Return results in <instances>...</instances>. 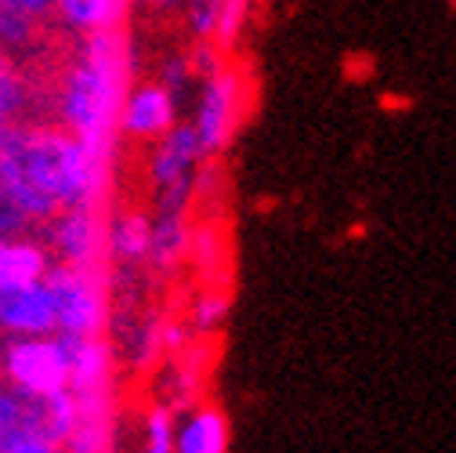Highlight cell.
Here are the masks:
<instances>
[{"mask_svg":"<svg viewBox=\"0 0 456 453\" xmlns=\"http://www.w3.org/2000/svg\"><path fill=\"white\" fill-rule=\"evenodd\" d=\"M112 160L91 152L62 124H19L0 135V193L12 196L29 225L66 207H105Z\"/></svg>","mask_w":456,"mask_h":453,"instance_id":"1","label":"cell"},{"mask_svg":"<svg viewBox=\"0 0 456 453\" xmlns=\"http://www.w3.org/2000/svg\"><path fill=\"white\" fill-rule=\"evenodd\" d=\"M131 87V44L117 29L87 33L59 80V124L91 152L117 160V112Z\"/></svg>","mask_w":456,"mask_h":453,"instance_id":"2","label":"cell"},{"mask_svg":"<svg viewBox=\"0 0 456 453\" xmlns=\"http://www.w3.org/2000/svg\"><path fill=\"white\" fill-rule=\"evenodd\" d=\"M250 102V87L240 66L232 62H214L200 84H196V102H192V131L200 138V149L207 160H217L228 145H232L240 120Z\"/></svg>","mask_w":456,"mask_h":453,"instance_id":"3","label":"cell"},{"mask_svg":"<svg viewBox=\"0 0 456 453\" xmlns=\"http://www.w3.org/2000/svg\"><path fill=\"white\" fill-rule=\"evenodd\" d=\"M0 388L15 391L19 399H47L69 388L66 345L62 334H29L0 342Z\"/></svg>","mask_w":456,"mask_h":453,"instance_id":"4","label":"cell"},{"mask_svg":"<svg viewBox=\"0 0 456 453\" xmlns=\"http://www.w3.org/2000/svg\"><path fill=\"white\" fill-rule=\"evenodd\" d=\"M44 283L54 309V334H66V337L105 334V323H109L105 268H77V265L51 261Z\"/></svg>","mask_w":456,"mask_h":453,"instance_id":"5","label":"cell"},{"mask_svg":"<svg viewBox=\"0 0 456 453\" xmlns=\"http://www.w3.org/2000/svg\"><path fill=\"white\" fill-rule=\"evenodd\" d=\"M47 225V254L59 265L105 268V214L102 207H66Z\"/></svg>","mask_w":456,"mask_h":453,"instance_id":"6","label":"cell"},{"mask_svg":"<svg viewBox=\"0 0 456 453\" xmlns=\"http://www.w3.org/2000/svg\"><path fill=\"white\" fill-rule=\"evenodd\" d=\"M210 160L200 149V138L189 120H178L170 131H163L152 142L145 175L152 193H170V189H200V171Z\"/></svg>","mask_w":456,"mask_h":453,"instance_id":"7","label":"cell"},{"mask_svg":"<svg viewBox=\"0 0 456 453\" xmlns=\"http://www.w3.org/2000/svg\"><path fill=\"white\" fill-rule=\"evenodd\" d=\"M178 98L170 95L159 80H145L124 91L120 112H117V131L131 142H156L163 131L178 124Z\"/></svg>","mask_w":456,"mask_h":453,"instance_id":"8","label":"cell"},{"mask_svg":"<svg viewBox=\"0 0 456 453\" xmlns=\"http://www.w3.org/2000/svg\"><path fill=\"white\" fill-rule=\"evenodd\" d=\"M29 334H54V309L44 279L0 287V337Z\"/></svg>","mask_w":456,"mask_h":453,"instance_id":"9","label":"cell"},{"mask_svg":"<svg viewBox=\"0 0 456 453\" xmlns=\"http://www.w3.org/2000/svg\"><path fill=\"white\" fill-rule=\"evenodd\" d=\"M149 233H152V214L127 207L105 214V265L138 268L149 258Z\"/></svg>","mask_w":456,"mask_h":453,"instance_id":"10","label":"cell"},{"mask_svg":"<svg viewBox=\"0 0 456 453\" xmlns=\"http://www.w3.org/2000/svg\"><path fill=\"white\" fill-rule=\"evenodd\" d=\"M228 417L210 403H196L185 414L178 410L170 453H228Z\"/></svg>","mask_w":456,"mask_h":453,"instance_id":"11","label":"cell"},{"mask_svg":"<svg viewBox=\"0 0 456 453\" xmlns=\"http://www.w3.org/2000/svg\"><path fill=\"white\" fill-rule=\"evenodd\" d=\"M192 251V229L189 214H156L152 210V233H149V258L145 265L159 276L175 272Z\"/></svg>","mask_w":456,"mask_h":453,"instance_id":"12","label":"cell"},{"mask_svg":"<svg viewBox=\"0 0 456 453\" xmlns=\"http://www.w3.org/2000/svg\"><path fill=\"white\" fill-rule=\"evenodd\" d=\"M51 268V254L40 240L26 236H0V287L12 283H33L44 279Z\"/></svg>","mask_w":456,"mask_h":453,"instance_id":"13","label":"cell"},{"mask_svg":"<svg viewBox=\"0 0 456 453\" xmlns=\"http://www.w3.org/2000/svg\"><path fill=\"white\" fill-rule=\"evenodd\" d=\"M131 0H54V19L66 29L87 37L98 29H117Z\"/></svg>","mask_w":456,"mask_h":453,"instance_id":"14","label":"cell"},{"mask_svg":"<svg viewBox=\"0 0 456 453\" xmlns=\"http://www.w3.org/2000/svg\"><path fill=\"white\" fill-rule=\"evenodd\" d=\"M29 109V77L12 51L0 47V135L22 124Z\"/></svg>","mask_w":456,"mask_h":453,"instance_id":"15","label":"cell"},{"mask_svg":"<svg viewBox=\"0 0 456 453\" xmlns=\"http://www.w3.org/2000/svg\"><path fill=\"white\" fill-rule=\"evenodd\" d=\"M175 421L178 410L170 403H152L142 417V446L138 453H170L175 449Z\"/></svg>","mask_w":456,"mask_h":453,"instance_id":"16","label":"cell"},{"mask_svg":"<svg viewBox=\"0 0 456 453\" xmlns=\"http://www.w3.org/2000/svg\"><path fill=\"white\" fill-rule=\"evenodd\" d=\"M40 33V22L19 4V0H0V47L4 51H19L29 47Z\"/></svg>","mask_w":456,"mask_h":453,"instance_id":"17","label":"cell"},{"mask_svg":"<svg viewBox=\"0 0 456 453\" xmlns=\"http://www.w3.org/2000/svg\"><path fill=\"white\" fill-rule=\"evenodd\" d=\"M29 428H37L29 399H19L15 391L0 388V453H8L15 446V439L26 435Z\"/></svg>","mask_w":456,"mask_h":453,"instance_id":"18","label":"cell"},{"mask_svg":"<svg viewBox=\"0 0 456 453\" xmlns=\"http://www.w3.org/2000/svg\"><path fill=\"white\" fill-rule=\"evenodd\" d=\"M228 319V298L221 291H203L196 301H192V316H189V330L196 337H210L224 326Z\"/></svg>","mask_w":456,"mask_h":453,"instance_id":"19","label":"cell"},{"mask_svg":"<svg viewBox=\"0 0 456 453\" xmlns=\"http://www.w3.org/2000/svg\"><path fill=\"white\" fill-rule=\"evenodd\" d=\"M192 77H196V70H192V62L185 59V54H170V59L163 62V77H159V84L182 102V98L189 95V87H192Z\"/></svg>","mask_w":456,"mask_h":453,"instance_id":"20","label":"cell"},{"mask_svg":"<svg viewBox=\"0 0 456 453\" xmlns=\"http://www.w3.org/2000/svg\"><path fill=\"white\" fill-rule=\"evenodd\" d=\"M138 4H142L149 15H159V19H175V15H182L185 0H138Z\"/></svg>","mask_w":456,"mask_h":453,"instance_id":"21","label":"cell"},{"mask_svg":"<svg viewBox=\"0 0 456 453\" xmlns=\"http://www.w3.org/2000/svg\"><path fill=\"white\" fill-rule=\"evenodd\" d=\"M19 4H22L37 22H44V19L54 15V0H19Z\"/></svg>","mask_w":456,"mask_h":453,"instance_id":"22","label":"cell"}]
</instances>
